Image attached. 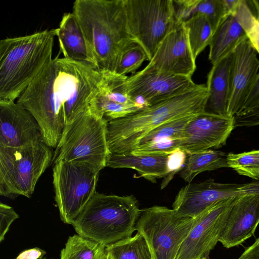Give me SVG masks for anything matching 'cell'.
<instances>
[{
  "label": "cell",
  "instance_id": "6da1fadb",
  "mask_svg": "<svg viewBox=\"0 0 259 259\" xmlns=\"http://www.w3.org/2000/svg\"><path fill=\"white\" fill-rule=\"evenodd\" d=\"M100 79V72L90 65L56 57L17 102L35 118L44 142L55 148L65 126L90 111Z\"/></svg>",
  "mask_w": 259,
  "mask_h": 259
},
{
  "label": "cell",
  "instance_id": "7a4b0ae2",
  "mask_svg": "<svg viewBox=\"0 0 259 259\" xmlns=\"http://www.w3.org/2000/svg\"><path fill=\"white\" fill-rule=\"evenodd\" d=\"M75 16L98 71H115L124 53L136 44L123 0H76Z\"/></svg>",
  "mask_w": 259,
  "mask_h": 259
},
{
  "label": "cell",
  "instance_id": "3957f363",
  "mask_svg": "<svg viewBox=\"0 0 259 259\" xmlns=\"http://www.w3.org/2000/svg\"><path fill=\"white\" fill-rule=\"evenodd\" d=\"M208 92L197 84L184 93L145 107L125 117L108 122L107 138L110 153H130L150 131L170 121L205 112Z\"/></svg>",
  "mask_w": 259,
  "mask_h": 259
},
{
  "label": "cell",
  "instance_id": "277c9868",
  "mask_svg": "<svg viewBox=\"0 0 259 259\" xmlns=\"http://www.w3.org/2000/svg\"><path fill=\"white\" fill-rule=\"evenodd\" d=\"M56 29L0 41V100L14 101L53 60Z\"/></svg>",
  "mask_w": 259,
  "mask_h": 259
},
{
  "label": "cell",
  "instance_id": "5b68a950",
  "mask_svg": "<svg viewBox=\"0 0 259 259\" xmlns=\"http://www.w3.org/2000/svg\"><path fill=\"white\" fill-rule=\"evenodd\" d=\"M140 213L133 195L96 192L72 225L77 234L106 246L132 236Z\"/></svg>",
  "mask_w": 259,
  "mask_h": 259
},
{
  "label": "cell",
  "instance_id": "8992f818",
  "mask_svg": "<svg viewBox=\"0 0 259 259\" xmlns=\"http://www.w3.org/2000/svg\"><path fill=\"white\" fill-rule=\"evenodd\" d=\"M108 121L85 112L66 125L55 148L51 164L60 160L86 163L100 171L110 153L107 138Z\"/></svg>",
  "mask_w": 259,
  "mask_h": 259
},
{
  "label": "cell",
  "instance_id": "52a82bcc",
  "mask_svg": "<svg viewBox=\"0 0 259 259\" xmlns=\"http://www.w3.org/2000/svg\"><path fill=\"white\" fill-rule=\"evenodd\" d=\"M44 141L27 147L0 146V195L30 198L36 183L51 164L53 155Z\"/></svg>",
  "mask_w": 259,
  "mask_h": 259
},
{
  "label": "cell",
  "instance_id": "ba28073f",
  "mask_svg": "<svg viewBox=\"0 0 259 259\" xmlns=\"http://www.w3.org/2000/svg\"><path fill=\"white\" fill-rule=\"evenodd\" d=\"M197 221L174 209L155 205L141 209L135 229L145 238L153 259H176Z\"/></svg>",
  "mask_w": 259,
  "mask_h": 259
},
{
  "label": "cell",
  "instance_id": "9c48e42d",
  "mask_svg": "<svg viewBox=\"0 0 259 259\" xmlns=\"http://www.w3.org/2000/svg\"><path fill=\"white\" fill-rule=\"evenodd\" d=\"M130 33L148 61L159 44L179 22L173 0H123Z\"/></svg>",
  "mask_w": 259,
  "mask_h": 259
},
{
  "label": "cell",
  "instance_id": "30bf717a",
  "mask_svg": "<svg viewBox=\"0 0 259 259\" xmlns=\"http://www.w3.org/2000/svg\"><path fill=\"white\" fill-rule=\"evenodd\" d=\"M55 200L61 220L72 225L96 193L99 170L83 163L60 160L53 165Z\"/></svg>",
  "mask_w": 259,
  "mask_h": 259
},
{
  "label": "cell",
  "instance_id": "8fae6325",
  "mask_svg": "<svg viewBox=\"0 0 259 259\" xmlns=\"http://www.w3.org/2000/svg\"><path fill=\"white\" fill-rule=\"evenodd\" d=\"M236 197L219 201L197 217L176 259H210Z\"/></svg>",
  "mask_w": 259,
  "mask_h": 259
},
{
  "label": "cell",
  "instance_id": "7c38bea8",
  "mask_svg": "<svg viewBox=\"0 0 259 259\" xmlns=\"http://www.w3.org/2000/svg\"><path fill=\"white\" fill-rule=\"evenodd\" d=\"M128 96L145 107L189 91L196 87L192 77L158 71L146 66L126 81Z\"/></svg>",
  "mask_w": 259,
  "mask_h": 259
},
{
  "label": "cell",
  "instance_id": "4fadbf2b",
  "mask_svg": "<svg viewBox=\"0 0 259 259\" xmlns=\"http://www.w3.org/2000/svg\"><path fill=\"white\" fill-rule=\"evenodd\" d=\"M250 194H259V180L230 184L208 179L198 183H188L181 189L179 198L184 212L195 218L219 201Z\"/></svg>",
  "mask_w": 259,
  "mask_h": 259
},
{
  "label": "cell",
  "instance_id": "5bb4252c",
  "mask_svg": "<svg viewBox=\"0 0 259 259\" xmlns=\"http://www.w3.org/2000/svg\"><path fill=\"white\" fill-rule=\"evenodd\" d=\"M234 117L203 112L193 117L183 130L179 149L187 154L224 146L235 128Z\"/></svg>",
  "mask_w": 259,
  "mask_h": 259
},
{
  "label": "cell",
  "instance_id": "9a60e30c",
  "mask_svg": "<svg viewBox=\"0 0 259 259\" xmlns=\"http://www.w3.org/2000/svg\"><path fill=\"white\" fill-rule=\"evenodd\" d=\"M147 66L161 72L192 77L196 69V60L183 22L166 34Z\"/></svg>",
  "mask_w": 259,
  "mask_h": 259
},
{
  "label": "cell",
  "instance_id": "2e32d148",
  "mask_svg": "<svg viewBox=\"0 0 259 259\" xmlns=\"http://www.w3.org/2000/svg\"><path fill=\"white\" fill-rule=\"evenodd\" d=\"M41 141L40 128L31 113L17 102L0 100V146L27 147Z\"/></svg>",
  "mask_w": 259,
  "mask_h": 259
},
{
  "label": "cell",
  "instance_id": "e0dca14e",
  "mask_svg": "<svg viewBox=\"0 0 259 259\" xmlns=\"http://www.w3.org/2000/svg\"><path fill=\"white\" fill-rule=\"evenodd\" d=\"M257 52L248 39L233 52L231 89L227 115L234 117L242 110L259 72Z\"/></svg>",
  "mask_w": 259,
  "mask_h": 259
},
{
  "label": "cell",
  "instance_id": "ac0fdd59",
  "mask_svg": "<svg viewBox=\"0 0 259 259\" xmlns=\"http://www.w3.org/2000/svg\"><path fill=\"white\" fill-rule=\"evenodd\" d=\"M259 224V194L236 197L220 236L224 247L239 245L252 236Z\"/></svg>",
  "mask_w": 259,
  "mask_h": 259
},
{
  "label": "cell",
  "instance_id": "d6986e66",
  "mask_svg": "<svg viewBox=\"0 0 259 259\" xmlns=\"http://www.w3.org/2000/svg\"><path fill=\"white\" fill-rule=\"evenodd\" d=\"M56 29L64 58L90 65L97 69L80 26L72 12L64 13Z\"/></svg>",
  "mask_w": 259,
  "mask_h": 259
},
{
  "label": "cell",
  "instance_id": "ffe728a7",
  "mask_svg": "<svg viewBox=\"0 0 259 259\" xmlns=\"http://www.w3.org/2000/svg\"><path fill=\"white\" fill-rule=\"evenodd\" d=\"M233 53L212 65L207 76L205 112L227 116L231 89Z\"/></svg>",
  "mask_w": 259,
  "mask_h": 259
},
{
  "label": "cell",
  "instance_id": "44dd1931",
  "mask_svg": "<svg viewBox=\"0 0 259 259\" xmlns=\"http://www.w3.org/2000/svg\"><path fill=\"white\" fill-rule=\"evenodd\" d=\"M168 154H135L110 153L106 167L113 168H127L137 170L143 177L151 182L168 175Z\"/></svg>",
  "mask_w": 259,
  "mask_h": 259
},
{
  "label": "cell",
  "instance_id": "7402d4cb",
  "mask_svg": "<svg viewBox=\"0 0 259 259\" xmlns=\"http://www.w3.org/2000/svg\"><path fill=\"white\" fill-rule=\"evenodd\" d=\"M248 39L235 15L229 16L213 33L209 45L208 59L212 65L231 54Z\"/></svg>",
  "mask_w": 259,
  "mask_h": 259
},
{
  "label": "cell",
  "instance_id": "603a6c76",
  "mask_svg": "<svg viewBox=\"0 0 259 259\" xmlns=\"http://www.w3.org/2000/svg\"><path fill=\"white\" fill-rule=\"evenodd\" d=\"M178 20L184 22L197 14L205 16L209 21L213 33L230 15L223 0H173Z\"/></svg>",
  "mask_w": 259,
  "mask_h": 259
},
{
  "label": "cell",
  "instance_id": "cb8c5ba5",
  "mask_svg": "<svg viewBox=\"0 0 259 259\" xmlns=\"http://www.w3.org/2000/svg\"><path fill=\"white\" fill-rule=\"evenodd\" d=\"M99 71L101 79L93 99L94 101L114 106L141 104L133 100L127 94L125 84L127 76L109 70Z\"/></svg>",
  "mask_w": 259,
  "mask_h": 259
},
{
  "label": "cell",
  "instance_id": "d4e9b609",
  "mask_svg": "<svg viewBox=\"0 0 259 259\" xmlns=\"http://www.w3.org/2000/svg\"><path fill=\"white\" fill-rule=\"evenodd\" d=\"M188 155L186 163L179 175L188 183L202 172L228 167L227 154L220 151L209 149Z\"/></svg>",
  "mask_w": 259,
  "mask_h": 259
},
{
  "label": "cell",
  "instance_id": "484cf974",
  "mask_svg": "<svg viewBox=\"0 0 259 259\" xmlns=\"http://www.w3.org/2000/svg\"><path fill=\"white\" fill-rule=\"evenodd\" d=\"M106 246L78 234L69 236L60 259H105Z\"/></svg>",
  "mask_w": 259,
  "mask_h": 259
},
{
  "label": "cell",
  "instance_id": "4316f807",
  "mask_svg": "<svg viewBox=\"0 0 259 259\" xmlns=\"http://www.w3.org/2000/svg\"><path fill=\"white\" fill-rule=\"evenodd\" d=\"M113 259H153L145 238L137 232L134 236L106 246Z\"/></svg>",
  "mask_w": 259,
  "mask_h": 259
},
{
  "label": "cell",
  "instance_id": "83f0119b",
  "mask_svg": "<svg viewBox=\"0 0 259 259\" xmlns=\"http://www.w3.org/2000/svg\"><path fill=\"white\" fill-rule=\"evenodd\" d=\"M183 23L193 56L196 60L210 43L213 34L212 26L208 19L201 14L195 15Z\"/></svg>",
  "mask_w": 259,
  "mask_h": 259
},
{
  "label": "cell",
  "instance_id": "f1b7e54d",
  "mask_svg": "<svg viewBox=\"0 0 259 259\" xmlns=\"http://www.w3.org/2000/svg\"><path fill=\"white\" fill-rule=\"evenodd\" d=\"M197 115L198 114L180 118L165 122L158 126L150 131L142 139L137 147L140 145L166 139H181L185 127L189 122Z\"/></svg>",
  "mask_w": 259,
  "mask_h": 259
},
{
  "label": "cell",
  "instance_id": "f546056e",
  "mask_svg": "<svg viewBox=\"0 0 259 259\" xmlns=\"http://www.w3.org/2000/svg\"><path fill=\"white\" fill-rule=\"evenodd\" d=\"M228 167L239 175L259 180V150L240 153H229L227 156Z\"/></svg>",
  "mask_w": 259,
  "mask_h": 259
},
{
  "label": "cell",
  "instance_id": "4dcf8cb0",
  "mask_svg": "<svg viewBox=\"0 0 259 259\" xmlns=\"http://www.w3.org/2000/svg\"><path fill=\"white\" fill-rule=\"evenodd\" d=\"M235 16L248 41L259 54V21L246 1L241 0Z\"/></svg>",
  "mask_w": 259,
  "mask_h": 259
},
{
  "label": "cell",
  "instance_id": "1f68e13d",
  "mask_svg": "<svg viewBox=\"0 0 259 259\" xmlns=\"http://www.w3.org/2000/svg\"><path fill=\"white\" fill-rule=\"evenodd\" d=\"M145 60H148L145 51L135 44L124 53L115 72L120 75L134 73Z\"/></svg>",
  "mask_w": 259,
  "mask_h": 259
},
{
  "label": "cell",
  "instance_id": "d6a6232c",
  "mask_svg": "<svg viewBox=\"0 0 259 259\" xmlns=\"http://www.w3.org/2000/svg\"><path fill=\"white\" fill-rule=\"evenodd\" d=\"M180 139H166L140 145L130 153L135 154H169L179 149Z\"/></svg>",
  "mask_w": 259,
  "mask_h": 259
},
{
  "label": "cell",
  "instance_id": "836d02e7",
  "mask_svg": "<svg viewBox=\"0 0 259 259\" xmlns=\"http://www.w3.org/2000/svg\"><path fill=\"white\" fill-rule=\"evenodd\" d=\"M187 155L185 152L178 149L168 156V175L161 184V189L164 188L172 180L175 174L180 172L184 167L186 160Z\"/></svg>",
  "mask_w": 259,
  "mask_h": 259
},
{
  "label": "cell",
  "instance_id": "e575fe53",
  "mask_svg": "<svg viewBox=\"0 0 259 259\" xmlns=\"http://www.w3.org/2000/svg\"><path fill=\"white\" fill-rule=\"evenodd\" d=\"M19 218L13 208L0 203V242L3 241L12 223Z\"/></svg>",
  "mask_w": 259,
  "mask_h": 259
},
{
  "label": "cell",
  "instance_id": "d590c367",
  "mask_svg": "<svg viewBox=\"0 0 259 259\" xmlns=\"http://www.w3.org/2000/svg\"><path fill=\"white\" fill-rule=\"evenodd\" d=\"M235 127L259 125V105L234 117Z\"/></svg>",
  "mask_w": 259,
  "mask_h": 259
},
{
  "label": "cell",
  "instance_id": "8d00e7d4",
  "mask_svg": "<svg viewBox=\"0 0 259 259\" xmlns=\"http://www.w3.org/2000/svg\"><path fill=\"white\" fill-rule=\"evenodd\" d=\"M258 105H259V72L241 111L237 115L244 113Z\"/></svg>",
  "mask_w": 259,
  "mask_h": 259
},
{
  "label": "cell",
  "instance_id": "74e56055",
  "mask_svg": "<svg viewBox=\"0 0 259 259\" xmlns=\"http://www.w3.org/2000/svg\"><path fill=\"white\" fill-rule=\"evenodd\" d=\"M237 259H259V237Z\"/></svg>",
  "mask_w": 259,
  "mask_h": 259
},
{
  "label": "cell",
  "instance_id": "f35d334b",
  "mask_svg": "<svg viewBox=\"0 0 259 259\" xmlns=\"http://www.w3.org/2000/svg\"><path fill=\"white\" fill-rule=\"evenodd\" d=\"M45 254L46 252L44 250L35 247L23 251L16 259H39Z\"/></svg>",
  "mask_w": 259,
  "mask_h": 259
},
{
  "label": "cell",
  "instance_id": "ab89813d",
  "mask_svg": "<svg viewBox=\"0 0 259 259\" xmlns=\"http://www.w3.org/2000/svg\"><path fill=\"white\" fill-rule=\"evenodd\" d=\"M105 259H113V258L111 256V254L109 252L106 251V254Z\"/></svg>",
  "mask_w": 259,
  "mask_h": 259
},
{
  "label": "cell",
  "instance_id": "60d3db41",
  "mask_svg": "<svg viewBox=\"0 0 259 259\" xmlns=\"http://www.w3.org/2000/svg\"><path fill=\"white\" fill-rule=\"evenodd\" d=\"M39 259H51V258H47V257H44V256H43L42 257L40 258Z\"/></svg>",
  "mask_w": 259,
  "mask_h": 259
}]
</instances>
